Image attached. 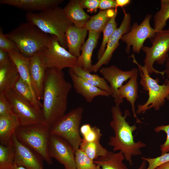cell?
Segmentation results:
<instances>
[{"label":"cell","instance_id":"obj_1","mask_svg":"<svg viewBox=\"0 0 169 169\" xmlns=\"http://www.w3.org/2000/svg\"><path fill=\"white\" fill-rule=\"evenodd\" d=\"M72 88L62 70L46 69L41 107L43 123L50 127L65 114Z\"/></svg>","mask_w":169,"mask_h":169},{"label":"cell","instance_id":"obj_2","mask_svg":"<svg viewBox=\"0 0 169 169\" xmlns=\"http://www.w3.org/2000/svg\"><path fill=\"white\" fill-rule=\"evenodd\" d=\"M111 112L112 120L110 125L114 136L109 137L108 145L113 147L114 151L121 152L125 159L131 166L132 156L141 155V149L146 145L140 141H135L133 133L137 127L135 125H131L126 121L127 117L130 115L129 110H125L123 115L119 106L115 105L112 107Z\"/></svg>","mask_w":169,"mask_h":169},{"label":"cell","instance_id":"obj_3","mask_svg":"<svg viewBox=\"0 0 169 169\" xmlns=\"http://www.w3.org/2000/svg\"><path fill=\"white\" fill-rule=\"evenodd\" d=\"M25 17L27 22L36 26L44 33L56 37L60 44L67 49L65 33L73 24L67 18L63 8L58 6L39 12H28Z\"/></svg>","mask_w":169,"mask_h":169},{"label":"cell","instance_id":"obj_4","mask_svg":"<svg viewBox=\"0 0 169 169\" xmlns=\"http://www.w3.org/2000/svg\"><path fill=\"white\" fill-rule=\"evenodd\" d=\"M6 35L16 45L18 52L29 58L42 51L50 37L28 22L21 24Z\"/></svg>","mask_w":169,"mask_h":169},{"label":"cell","instance_id":"obj_5","mask_svg":"<svg viewBox=\"0 0 169 169\" xmlns=\"http://www.w3.org/2000/svg\"><path fill=\"white\" fill-rule=\"evenodd\" d=\"M130 57L133 59V62L138 67L141 78L140 84L148 95V98L145 103L138 105L136 114L144 113L151 108L156 111L159 110L166 100H169V79H166L163 84H159L158 78H152L145 66L137 62L133 54Z\"/></svg>","mask_w":169,"mask_h":169},{"label":"cell","instance_id":"obj_6","mask_svg":"<svg viewBox=\"0 0 169 169\" xmlns=\"http://www.w3.org/2000/svg\"><path fill=\"white\" fill-rule=\"evenodd\" d=\"M50 126L43 123L26 126H20L15 135L22 144L38 154L46 163L51 165L48 146Z\"/></svg>","mask_w":169,"mask_h":169},{"label":"cell","instance_id":"obj_7","mask_svg":"<svg viewBox=\"0 0 169 169\" xmlns=\"http://www.w3.org/2000/svg\"><path fill=\"white\" fill-rule=\"evenodd\" d=\"M84 109L79 107L58 119L50 127V135L58 136L68 142L75 151L79 148L82 138L80 128Z\"/></svg>","mask_w":169,"mask_h":169},{"label":"cell","instance_id":"obj_8","mask_svg":"<svg viewBox=\"0 0 169 169\" xmlns=\"http://www.w3.org/2000/svg\"><path fill=\"white\" fill-rule=\"evenodd\" d=\"M151 40L152 44L151 47L144 46L141 48L145 54L144 66L150 74L154 73L164 77V71L156 69L153 64L156 62L158 64L163 65L169 57V27L166 30L156 33Z\"/></svg>","mask_w":169,"mask_h":169},{"label":"cell","instance_id":"obj_9","mask_svg":"<svg viewBox=\"0 0 169 169\" xmlns=\"http://www.w3.org/2000/svg\"><path fill=\"white\" fill-rule=\"evenodd\" d=\"M41 59L46 69L62 70L77 66V57L71 54L59 43L57 38L50 36L44 49L40 53Z\"/></svg>","mask_w":169,"mask_h":169},{"label":"cell","instance_id":"obj_10","mask_svg":"<svg viewBox=\"0 0 169 169\" xmlns=\"http://www.w3.org/2000/svg\"><path fill=\"white\" fill-rule=\"evenodd\" d=\"M151 17L147 14L140 24L134 23L129 31L122 36L120 40L126 44V54L129 53L131 46L134 53L139 54L145 40L147 38L151 40L154 37L156 32L150 24Z\"/></svg>","mask_w":169,"mask_h":169},{"label":"cell","instance_id":"obj_11","mask_svg":"<svg viewBox=\"0 0 169 169\" xmlns=\"http://www.w3.org/2000/svg\"><path fill=\"white\" fill-rule=\"evenodd\" d=\"M5 94L13 113L19 119L20 126L43 123L41 110L22 99L13 89Z\"/></svg>","mask_w":169,"mask_h":169},{"label":"cell","instance_id":"obj_12","mask_svg":"<svg viewBox=\"0 0 169 169\" xmlns=\"http://www.w3.org/2000/svg\"><path fill=\"white\" fill-rule=\"evenodd\" d=\"M48 152L50 156L63 165L65 169H76L75 151L71 145L61 137L50 135Z\"/></svg>","mask_w":169,"mask_h":169},{"label":"cell","instance_id":"obj_13","mask_svg":"<svg viewBox=\"0 0 169 169\" xmlns=\"http://www.w3.org/2000/svg\"><path fill=\"white\" fill-rule=\"evenodd\" d=\"M100 74L110 84L111 96L114 99L115 105H119L123 102L120 97L118 89L123 83L135 74H138V69L133 68L128 71H123L115 65L101 67L100 69Z\"/></svg>","mask_w":169,"mask_h":169},{"label":"cell","instance_id":"obj_14","mask_svg":"<svg viewBox=\"0 0 169 169\" xmlns=\"http://www.w3.org/2000/svg\"><path fill=\"white\" fill-rule=\"evenodd\" d=\"M124 17L120 25L111 36L103 54L96 63L93 65L91 72H97L103 65L109 63L113 53L120 45L119 41L122 37L130 30L131 15L129 13L124 11Z\"/></svg>","mask_w":169,"mask_h":169},{"label":"cell","instance_id":"obj_15","mask_svg":"<svg viewBox=\"0 0 169 169\" xmlns=\"http://www.w3.org/2000/svg\"><path fill=\"white\" fill-rule=\"evenodd\" d=\"M11 142L14 152V164L27 169H44L43 159L36 152L20 142L14 134Z\"/></svg>","mask_w":169,"mask_h":169},{"label":"cell","instance_id":"obj_16","mask_svg":"<svg viewBox=\"0 0 169 169\" xmlns=\"http://www.w3.org/2000/svg\"><path fill=\"white\" fill-rule=\"evenodd\" d=\"M40 53L29 58V69L32 84L37 98L40 103V100L43 99L46 70L41 59Z\"/></svg>","mask_w":169,"mask_h":169},{"label":"cell","instance_id":"obj_17","mask_svg":"<svg viewBox=\"0 0 169 169\" xmlns=\"http://www.w3.org/2000/svg\"><path fill=\"white\" fill-rule=\"evenodd\" d=\"M68 72L76 92L81 95L87 102H91L97 96L108 97L110 95L106 91L91 84L77 75L71 69H69Z\"/></svg>","mask_w":169,"mask_h":169},{"label":"cell","instance_id":"obj_18","mask_svg":"<svg viewBox=\"0 0 169 169\" xmlns=\"http://www.w3.org/2000/svg\"><path fill=\"white\" fill-rule=\"evenodd\" d=\"M63 1L62 0H0V3L12 6L28 12L42 11L58 6Z\"/></svg>","mask_w":169,"mask_h":169},{"label":"cell","instance_id":"obj_19","mask_svg":"<svg viewBox=\"0 0 169 169\" xmlns=\"http://www.w3.org/2000/svg\"><path fill=\"white\" fill-rule=\"evenodd\" d=\"M100 33L88 31L87 40L81 49V54L77 57V66L86 71L91 72L93 65L92 57L94 50L96 47Z\"/></svg>","mask_w":169,"mask_h":169},{"label":"cell","instance_id":"obj_20","mask_svg":"<svg viewBox=\"0 0 169 169\" xmlns=\"http://www.w3.org/2000/svg\"><path fill=\"white\" fill-rule=\"evenodd\" d=\"M88 31L85 27L79 28L74 24L67 29L65 37L67 49L73 56L78 57L80 55Z\"/></svg>","mask_w":169,"mask_h":169},{"label":"cell","instance_id":"obj_21","mask_svg":"<svg viewBox=\"0 0 169 169\" xmlns=\"http://www.w3.org/2000/svg\"><path fill=\"white\" fill-rule=\"evenodd\" d=\"M63 10L69 20L79 28L85 27L91 17L84 10L79 0L69 1Z\"/></svg>","mask_w":169,"mask_h":169},{"label":"cell","instance_id":"obj_22","mask_svg":"<svg viewBox=\"0 0 169 169\" xmlns=\"http://www.w3.org/2000/svg\"><path fill=\"white\" fill-rule=\"evenodd\" d=\"M138 75L137 74L131 77L118 89V93L121 99L123 100L124 98H125L130 104L133 115L136 123H141V121L137 118L135 107V102L138 97Z\"/></svg>","mask_w":169,"mask_h":169},{"label":"cell","instance_id":"obj_23","mask_svg":"<svg viewBox=\"0 0 169 169\" xmlns=\"http://www.w3.org/2000/svg\"><path fill=\"white\" fill-rule=\"evenodd\" d=\"M20 78L17 68L12 60L0 66V94H6L12 89Z\"/></svg>","mask_w":169,"mask_h":169},{"label":"cell","instance_id":"obj_24","mask_svg":"<svg viewBox=\"0 0 169 169\" xmlns=\"http://www.w3.org/2000/svg\"><path fill=\"white\" fill-rule=\"evenodd\" d=\"M20 126L17 116L14 113L6 116H0L1 144L7 145L11 142L16 130Z\"/></svg>","mask_w":169,"mask_h":169},{"label":"cell","instance_id":"obj_25","mask_svg":"<svg viewBox=\"0 0 169 169\" xmlns=\"http://www.w3.org/2000/svg\"><path fill=\"white\" fill-rule=\"evenodd\" d=\"M8 53L11 59L17 68L20 77L28 85L35 94L30 78V59L25 57L18 51L15 50L12 51Z\"/></svg>","mask_w":169,"mask_h":169},{"label":"cell","instance_id":"obj_26","mask_svg":"<svg viewBox=\"0 0 169 169\" xmlns=\"http://www.w3.org/2000/svg\"><path fill=\"white\" fill-rule=\"evenodd\" d=\"M125 159L120 151L114 152L108 151L106 155L94 161L101 169H129L123 163Z\"/></svg>","mask_w":169,"mask_h":169},{"label":"cell","instance_id":"obj_27","mask_svg":"<svg viewBox=\"0 0 169 169\" xmlns=\"http://www.w3.org/2000/svg\"><path fill=\"white\" fill-rule=\"evenodd\" d=\"M117 11V8L100 11L97 14L91 17L85 27L88 31L101 33Z\"/></svg>","mask_w":169,"mask_h":169},{"label":"cell","instance_id":"obj_28","mask_svg":"<svg viewBox=\"0 0 169 169\" xmlns=\"http://www.w3.org/2000/svg\"><path fill=\"white\" fill-rule=\"evenodd\" d=\"M70 69L77 75L83 78L89 83L106 91L111 96L112 92L110 86L103 77L96 74H92L90 72L84 70L78 67Z\"/></svg>","mask_w":169,"mask_h":169},{"label":"cell","instance_id":"obj_29","mask_svg":"<svg viewBox=\"0 0 169 169\" xmlns=\"http://www.w3.org/2000/svg\"><path fill=\"white\" fill-rule=\"evenodd\" d=\"M13 89L23 100L41 110V104L38 101L35 94L20 77Z\"/></svg>","mask_w":169,"mask_h":169},{"label":"cell","instance_id":"obj_30","mask_svg":"<svg viewBox=\"0 0 169 169\" xmlns=\"http://www.w3.org/2000/svg\"><path fill=\"white\" fill-rule=\"evenodd\" d=\"M100 141L86 142L82 140L79 148L82 150L92 161L106 155L108 151L103 147Z\"/></svg>","mask_w":169,"mask_h":169},{"label":"cell","instance_id":"obj_31","mask_svg":"<svg viewBox=\"0 0 169 169\" xmlns=\"http://www.w3.org/2000/svg\"><path fill=\"white\" fill-rule=\"evenodd\" d=\"M169 19V0H161L160 10L153 17L154 28L157 33L163 30Z\"/></svg>","mask_w":169,"mask_h":169},{"label":"cell","instance_id":"obj_32","mask_svg":"<svg viewBox=\"0 0 169 169\" xmlns=\"http://www.w3.org/2000/svg\"><path fill=\"white\" fill-rule=\"evenodd\" d=\"M14 152L11 142L0 145V169H12L14 165Z\"/></svg>","mask_w":169,"mask_h":169},{"label":"cell","instance_id":"obj_33","mask_svg":"<svg viewBox=\"0 0 169 169\" xmlns=\"http://www.w3.org/2000/svg\"><path fill=\"white\" fill-rule=\"evenodd\" d=\"M118 12V11H117L108 23L102 32L103 39L97 54L98 60L103 54L110 38L117 28V24L115 19Z\"/></svg>","mask_w":169,"mask_h":169},{"label":"cell","instance_id":"obj_34","mask_svg":"<svg viewBox=\"0 0 169 169\" xmlns=\"http://www.w3.org/2000/svg\"><path fill=\"white\" fill-rule=\"evenodd\" d=\"M75 155L76 169H101L80 149L75 151Z\"/></svg>","mask_w":169,"mask_h":169},{"label":"cell","instance_id":"obj_35","mask_svg":"<svg viewBox=\"0 0 169 169\" xmlns=\"http://www.w3.org/2000/svg\"><path fill=\"white\" fill-rule=\"evenodd\" d=\"M141 159L146 161L148 164L147 167L145 169H155L161 165L169 161V152L155 158L142 157Z\"/></svg>","mask_w":169,"mask_h":169},{"label":"cell","instance_id":"obj_36","mask_svg":"<svg viewBox=\"0 0 169 169\" xmlns=\"http://www.w3.org/2000/svg\"><path fill=\"white\" fill-rule=\"evenodd\" d=\"M0 50L8 53L14 50L18 51L16 45L8 38L6 34L3 33L1 27L0 28Z\"/></svg>","mask_w":169,"mask_h":169},{"label":"cell","instance_id":"obj_37","mask_svg":"<svg viewBox=\"0 0 169 169\" xmlns=\"http://www.w3.org/2000/svg\"><path fill=\"white\" fill-rule=\"evenodd\" d=\"M13 113L5 94H0V116H8Z\"/></svg>","mask_w":169,"mask_h":169},{"label":"cell","instance_id":"obj_38","mask_svg":"<svg viewBox=\"0 0 169 169\" xmlns=\"http://www.w3.org/2000/svg\"><path fill=\"white\" fill-rule=\"evenodd\" d=\"M156 133L163 131L166 135V139L165 142L160 146L161 154L162 155L169 152V124L167 125H161L156 127L154 129Z\"/></svg>","mask_w":169,"mask_h":169},{"label":"cell","instance_id":"obj_39","mask_svg":"<svg viewBox=\"0 0 169 169\" xmlns=\"http://www.w3.org/2000/svg\"><path fill=\"white\" fill-rule=\"evenodd\" d=\"M102 136L100 129L98 127H92L90 131L82 138V141L86 142H92L100 141Z\"/></svg>","mask_w":169,"mask_h":169},{"label":"cell","instance_id":"obj_40","mask_svg":"<svg viewBox=\"0 0 169 169\" xmlns=\"http://www.w3.org/2000/svg\"><path fill=\"white\" fill-rule=\"evenodd\" d=\"M83 8L87 9V12L90 13H96L99 8L100 0H79Z\"/></svg>","mask_w":169,"mask_h":169},{"label":"cell","instance_id":"obj_41","mask_svg":"<svg viewBox=\"0 0 169 169\" xmlns=\"http://www.w3.org/2000/svg\"><path fill=\"white\" fill-rule=\"evenodd\" d=\"M115 0H100L99 8L101 10L117 8Z\"/></svg>","mask_w":169,"mask_h":169},{"label":"cell","instance_id":"obj_42","mask_svg":"<svg viewBox=\"0 0 169 169\" xmlns=\"http://www.w3.org/2000/svg\"><path fill=\"white\" fill-rule=\"evenodd\" d=\"M11 59L8 53L0 50V66L8 64Z\"/></svg>","mask_w":169,"mask_h":169},{"label":"cell","instance_id":"obj_43","mask_svg":"<svg viewBox=\"0 0 169 169\" xmlns=\"http://www.w3.org/2000/svg\"><path fill=\"white\" fill-rule=\"evenodd\" d=\"M92 128L91 125L88 124H84L80 126V132L83 137L87 134Z\"/></svg>","mask_w":169,"mask_h":169},{"label":"cell","instance_id":"obj_44","mask_svg":"<svg viewBox=\"0 0 169 169\" xmlns=\"http://www.w3.org/2000/svg\"><path fill=\"white\" fill-rule=\"evenodd\" d=\"M117 7H123L130 4L131 1L130 0H116Z\"/></svg>","mask_w":169,"mask_h":169},{"label":"cell","instance_id":"obj_45","mask_svg":"<svg viewBox=\"0 0 169 169\" xmlns=\"http://www.w3.org/2000/svg\"><path fill=\"white\" fill-rule=\"evenodd\" d=\"M165 69L164 70L165 74L166 75L167 78L169 79V57L165 63Z\"/></svg>","mask_w":169,"mask_h":169},{"label":"cell","instance_id":"obj_46","mask_svg":"<svg viewBox=\"0 0 169 169\" xmlns=\"http://www.w3.org/2000/svg\"><path fill=\"white\" fill-rule=\"evenodd\" d=\"M155 169H169V161L161 165Z\"/></svg>","mask_w":169,"mask_h":169},{"label":"cell","instance_id":"obj_47","mask_svg":"<svg viewBox=\"0 0 169 169\" xmlns=\"http://www.w3.org/2000/svg\"><path fill=\"white\" fill-rule=\"evenodd\" d=\"M146 161L144 160H143L142 163L137 169H145L146 168Z\"/></svg>","mask_w":169,"mask_h":169},{"label":"cell","instance_id":"obj_48","mask_svg":"<svg viewBox=\"0 0 169 169\" xmlns=\"http://www.w3.org/2000/svg\"><path fill=\"white\" fill-rule=\"evenodd\" d=\"M12 169H27L25 167L20 166H17L14 164V166Z\"/></svg>","mask_w":169,"mask_h":169}]
</instances>
